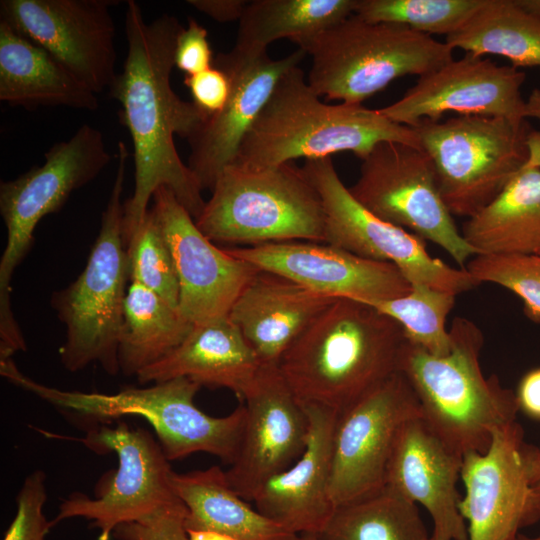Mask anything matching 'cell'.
Returning <instances> with one entry per match:
<instances>
[{"label": "cell", "instance_id": "6da1fadb", "mask_svg": "<svg viewBox=\"0 0 540 540\" xmlns=\"http://www.w3.org/2000/svg\"><path fill=\"white\" fill-rule=\"evenodd\" d=\"M182 28L169 14L147 23L140 4L127 1V57L122 72L108 89L121 106L120 119L133 142L135 186L123 204L125 245L146 216L149 201L159 187L169 188L194 220L206 202L174 142L175 135L190 139L206 119L193 102L179 98L170 84L176 40Z\"/></svg>", "mask_w": 540, "mask_h": 540}, {"label": "cell", "instance_id": "7a4b0ae2", "mask_svg": "<svg viewBox=\"0 0 540 540\" xmlns=\"http://www.w3.org/2000/svg\"><path fill=\"white\" fill-rule=\"evenodd\" d=\"M403 329L374 306L336 298L297 337L278 363L303 406L341 413L398 372Z\"/></svg>", "mask_w": 540, "mask_h": 540}, {"label": "cell", "instance_id": "3957f363", "mask_svg": "<svg viewBox=\"0 0 540 540\" xmlns=\"http://www.w3.org/2000/svg\"><path fill=\"white\" fill-rule=\"evenodd\" d=\"M384 141L420 148L414 128L388 119L379 109L362 104L324 103L309 86L303 70L296 66L276 83L234 163L252 168L273 167L344 151L363 160Z\"/></svg>", "mask_w": 540, "mask_h": 540}, {"label": "cell", "instance_id": "277c9868", "mask_svg": "<svg viewBox=\"0 0 540 540\" xmlns=\"http://www.w3.org/2000/svg\"><path fill=\"white\" fill-rule=\"evenodd\" d=\"M449 333L451 349L443 356L405 341L398 372L413 388L422 419L434 433L462 456L484 453L494 432L516 421V395L496 374L484 375L480 364L484 336L473 321L455 317Z\"/></svg>", "mask_w": 540, "mask_h": 540}, {"label": "cell", "instance_id": "5b68a950", "mask_svg": "<svg viewBox=\"0 0 540 540\" xmlns=\"http://www.w3.org/2000/svg\"><path fill=\"white\" fill-rule=\"evenodd\" d=\"M0 373L14 385L33 393L60 411L94 422L139 416L153 427L158 442L171 460L205 452L231 465L235 460L245 423L240 402L224 417H213L194 403L200 385L179 377L146 388L129 387L114 394L62 390L32 380L12 359L0 362Z\"/></svg>", "mask_w": 540, "mask_h": 540}, {"label": "cell", "instance_id": "8992f818", "mask_svg": "<svg viewBox=\"0 0 540 540\" xmlns=\"http://www.w3.org/2000/svg\"><path fill=\"white\" fill-rule=\"evenodd\" d=\"M116 156V176L87 264L74 282L51 296V305L66 328L59 353L70 372L92 363L109 375L120 372L119 339L129 280L121 202L129 151L122 141Z\"/></svg>", "mask_w": 540, "mask_h": 540}, {"label": "cell", "instance_id": "52a82bcc", "mask_svg": "<svg viewBox=\"0 0 540 540\" xmlns=\"http://www.w3.org/2000/svg\"><path fill=\"white\" fill-rule=\"evenodd\" d=\"M295 44L312 59L307 82L315 93L349 104H362L395 79L421 77L453 59V49L430 35L355 14Z\"/></svg>", "mask_w": 540, "mask_h": 540}, {"label": "cell", "instance_id": "ba28073f", "mask_svg": "<svg viewBox=\"0 0 540 540\" xmlns=\"http://www.w3.org/2000/svg\"><path fill=\"white\" fill-rule=\"evenodd\" d=\"M211 192L195 223L212 242L238 247L324 242L320 196L303 169L292 163L263 168L233 163Z\"/></svg>", "mask_w": 540, "mask_h": 540}, {"label": "cell", "instance_id": "9c48e42d", "mask_svg": "<svg viewBox=\"0 0 540 540\" xmlns=\"http://www.w3.org/2000/svg\"><path fill=\"white\" fill-rule=\"evenodd\" d=\"M430 158L452 216L473 217L491 203L530 157L526 119L457 115L412 127Z\"/></svg>", "mask_w": 540, "mask_h": 540}, {"label": "cell", "instance_id": "30bf717a", "mask_svg": "<svg viewBox=\"0 0 540 540\" xmlns=\"http://www.w3.org/2000/svg\"><path fill=\"white\" fill-rule=\"evenodd\" d=\"M111 161L102 132L83 124L74 135L54 144L45 162L17 178L0 183V214L7 242L0 260V347L17 351L25 341L10 302V282L28 253L39 221L55 213L75 190L88 184Z\"/></svg>", "mask_w": 540, "mask_h": 540}, {"label": "cell", "instance_id": "8fae6325", "mask_svg": "<svg viewBox=\"0 0 540 540\" xmlns=\"http://www.w3.org/2000/svg\"><path fill=\"white\" fill-rule=\"evenodd\" d=\"M98 454L115 452L116 471L97 485L95 498L74 493L59 506L51 528L63 520L83 517L99 530L98 540H110L114 529L180 500L171 485L169 460L160 443L145 429L124 422L115 427L97 425L84 437L72 438Z\"/></svg>", "mask_w": 540, "mask_h": 540}, {"label": "cell", "instance_id": "7c38bea8", "mask_svg": "<svg viewBox=\"0 0 540 540\" xmlns=\"http://www.w3.org/2000/svg\"><path fill=\"white\" fill-rule=\"evenodd\" d=\"M348 189L369 212L440 246L461 268L477 255L447 209L433 164L421 148L391 141L377 144Z\"/></svg>", "mask_w": 540, "mask_h": 540}, {"label": "cell", "instance_id": "4fadbf2b", "mask_svg": "<svg viewBox=\"0 0 540 540\" xmlns=\"http://www.w3.org/2000/svg\"><path fill=\"white\" fill-rule=\"evenodd\" d=\"M302 169L322 202L325 243L392 263L411 285H427L454 295L480 285L465 268L432 257L426 240L365 209L341 181L332 157L305 160Z\"/></svg>", "mask_w": 540, "mask_h": 540}, {"label": "cell", "instance_id": "5bb4252c", "mask_svg": "<svg viewBox=\"0 0 540 540\" xmlns=\"http://www.w3.org/2000/svg\"><path fill=\"white\" fill-rule=\"evenodd\" d=\"M422 418L417 396L397 372L339 413L336 422L330 496L336 507L385 487L395 440L410 419Z\"/></svg>", "mask_w": 540, "mask_h": 540}, {"label": "cell", "instance_id": "9a60e30c", "mask_svg": "<svg viewBox=\"0 0 540 540\" xmlns=\"http://www.w3.org/2000/svg\"><path fill=\"white\" fill-rule=\"evenodd\" d=\"M537 449L516 420L494 432L486 452L463 455L459 509L469 540H515L540 519L532 491Z\"/></svg>", "mask_w": 540, "mask_h": 540}, {"label": "cell", "instance_id": "2e32d148", "mask_svg": "<svg viewBox=\"0 0 540 540\" xmlns=\"http://www.w3.org/2000/svg\"><path fill=\"white\" fill-rule=\"evenodd\" d=\"M110 0H1L0 15L98 94L112 85L115 25Z\"/></svg>", "mask_w": 540, "mask_h": 540}, {"label": "cell", "instance_id": "e0dca14e", "mask_svg": "<svg viewBox=\"0 0 540 540\" xmlns=\"http://www.w3.org/2000/svg\"><path fill=\"white\" fill-rule=\"evenodd\" d=\"M152 198L177 274L178 310L193 325L227 317L259 269L215 246L169 188L159 187Z\"/></svg>", "mask_w": 540, "mask_h": 540}, {"label": "cell", "instance_id": "ac0fdd59", "mask_svg": "<svg viewBox=\"0 0 540 540\" xmlns=\"http://www.w3.org/2000/svg\"><path fill=\"white\" fill-rule=\"evenodd\" d=\"M245 423L238 454L225 471L229 485L246 501L303 453L309 420L278 366L263 365L240 401Z\"/></svg>", "mask_w": 540, "mask_h": 540}, {"label": "cell", "instance_id": "d6986e66", "mask_svg": "<svg viewBox=\"0 0 540 540\" xmlns=\"http://www.w3.org/2000/svg\"><path fill=\"white\" fill-rule=\"evenodd\" d=\"M525 72L472 53L419 77L396 102L379 108L388 119L414 127L421 120L457 115L526 119L521 87Z\"/></svg>", "mask_w": 540, "mask_h": 540}, {"label": "cell", "instance_id": "ffe728a7", "mask_svg": "<svg viewBox=\"0 0 540 540\" xmlns=\"http://www.w3.org/2000/svg\"><path fill=\"white\" fill-rule=\"evenodd\" d=\"M305 56L300 48L281 59H272L267 53L245 54L235 48L217 54L214 66L227 74L231 84L228 101L188 139L191 151L187 165L202 190H211L221 172L236 161L246 134L276 83Z\"/></svg>", "mask_w": 540, "mask_h": 540}, {"label": "cell", "instance_id": "44dd1931", "mask_svg": "<svg viewBox=\"0 0 540 540\" xmlns=\"http://www.w3.org/2000/svg\"><path fill=\"white\" fill-rule=\"evenodd\" d=\"M260 270L285 276L332 298L365 303L401 297L410 282L392 263L372 260L325 242L286 241L249 247H226Z\"/></svg>", "mask_w": 540, "mask_h": 540}, {"label": "cell", "instance_id": "7402d4cb", "mask_svg": "<svg viewBox=\"0 0 540 540\" xmlns=\"http://www.w3.org/2000/svg\"><path fill=\"white\" fill-rule=\"evenodd\" d=\"M462 459L421 417L408 420L395 440L385 486L424 506L433 522L430 540H469L457 488Z\"/></svg>", "mask_w": 540, "mask_h": 540}, {"label": "cell", "instance_id": "603a6c76", "mask_svg": "<svg viewBox=\"0 0 540 540\" xmlns=\"http://www.w3.org/2000/svg\"><path fill=\"white\" fill-rule=\"evenodd\" d=\"M303 407L309 420L303 453L290 467L271 478L253 500L260 513L297 535L319 534L335 510L330 478L339 413L319 406Z\"/></svg>", "mask_w": 540, "mask_h": 540}, {"label": "cell", "instance_id": "cb8c5ba5", "mask_svg": "<svg viewBox=\"0 0 540 540\" xmlns=\"http://www.w3.org/2000/svg\"><path fill=\"white\" fill-rule=\"evenodd\" d=\"M335 299L280 274L259 269L228 316L261 363L278 366L291 344Z\"/></svg>", "mask_w": 540, "mask_h": 540}, {"label": "cell", "instance_id": "d4e9b609", "mask_svg": "<svg viewBox=\"0 0 540 540\" xmlns=\"http://www.w3.org/2000/svg\"><path fill=\"white\" fill-rule=\"evenodd\" d=\"M263 364L229 316L194 325L168 355L137 374L140 384L185 377L226 388L241 401Z\"/></svg>", "mask_w": 540, "mask_h": 540}, {"label": "cell", "instance_id": "484cf974", "mask_svg": "<svg viewBox=\"0 0 540 540\" xmlns=\"http://www.w3.org/2000/svg\"><path fill=\"white\" fill-rule=\"evenodd\" d=\"M530 157L500 194L462 225L477 255L540 252V131L529 136Z\"/></svg>", "mask_w": 540, "mask_h": 540}, {"label": "cell", "instance_id": "4316f807", "mask_svg": "<svg viewBox=\"0 0 540 540\" xmlns=\"http://www.w3.org/2000/svg\"><path fill=\"white\" fill-rule=\"evenodd\" d=\"M0 100L26 109L95 110L96 93L51 54L0 20Z\"/></svg>", "mask_w": 540, "mask_h": 540}, {"label": "cell", "instance_id": "83f0119b", "mask_svg": "<svg viewBox=\"0 0 540 540\" xmlns=\"http://www.w3.org/2000/svg\"><path fill=\"white\" fill-rule=\"evenodd\" d=\"M176 496L187 508V530L212 531L238 540H292L297 534L252 508L229 485L219 466L171 474Z\"/></svg>", "mask_w": 540, "mask_h": 540}, {"label": "cell", "instance_id": "f1b7e54d", "mask_svg": "<svg viewBox=\"0 0 540 540\" xmlns=\"http://www.w3.org/2000/svg\"><path fill=\"white\" fill-rule=\"evenodd\" d=\"M193 326L162 297L138 283H130L119 339L120 372L137 376L178 347Z\"/></svg>", "mask_w": 540, "mask_h": 540}, {"label": "cell", "instance_id": "f546056e", "mask_svg": "<svg viewBox=\"0 0 540 540\" xmlns=\"http://www.w3.org/2000/svg\"><path fill=\"white\" fill-rule=\"evenodd\" d=\"M357 0H253L239 20L233 48L250 55L267 53L272 42H292L318 34L355 12Z\"/></svg>", "mask_w": 540, "mask_h": 540}, {"label": "cell", "instance_id": "4dcf8cb0", "mask_svg": "<svg viewBox=\"0 0 540 540\" xmlns=\"http://www.w3.org/2000/svg\"><path fill=\"white\" fill-rule=\"evenodd\" d=\"M445 43L477 56H503L515 68L540 67V18L516 0H485Z\"/></svg>", "mask_w": 540, "mask_h": 540}, {"label": "cell", "instance_id": "1f68e13d", "mask_svg": "<svg viewBox=\"0 0 540 540\" xmlns=\"http://www.w3.org/2000/svg\"><path fill=\"white\" fill-rule=\"evenodd\" d=\"M321 540H430L417 504L389 487L335 508Z\"/></svg>", "mask_w": 540, "mask_h": 540}, {"label": "cell", "instance_id": "d6a6232c", "mask_svg": "<svg viewBox=\"0 0 540 540\" xmlns=\"http://www.w3.org/2000/svg\"><path fill=\"white\" fill-rule=\"evenodd\" d=\"M455 301L456 295L452 293L414 284L410 292L401 297L370 305L400 324L407 342L431 355L443 356L451 349L446 320Z\"/></svg>", "mask_w": 540, "mask_h": 540}, {"label": "cell", "instance_id": "836d02e7", "mask_svg": "<svg viewBox=\"0 0 540 540\" xmlns=\"http://www.w3.org/2000/svg\"><path fill=\"white\" fill-rule=\"evenodd\" d=\"M485 0H357L354 14L370 23L405 26L422 34L459 29Z\"/></svg>", "mask_w": 540, "mask_h": 540}, {"label": "cell", "instance_id": "e575fe53", "mask_svg": "<svg viewBox=\"0 0 540 540\" xmlns=\"http://www.w3.org/2000/svg\"><path fill=\"white\" fill-rule=\"evenodd\" d=\"M125 247L130 283L148 288L178 308L179 283L173 258L152 208Z\"/></svg>", "mask_w": 540, "mask_h": 540}, {"label": "cell", "instance_id": "d590c367", "mask_svg": "<svg viewBox=\"0 0 540 540\" xmlns=\"http://www.w3.org/2000/svg\"><path fill=\"white\" fill-rule=\"evenodd\" d=\"M465 269L479 284L495 283L516 294L526 317L540 323V254L475 255Z\"/></svg>", "mask_w": 540, "mask_h": 540}, {"label": "cell", "instance_id": "8d00e7d4", "mask_svg": "<svg viewBox=\"0 0 540 540\" xmlns=\"http://www.w3.org/2000/svg\"><path fill=\"white\" fill-rule=\"evenodd\" d=\"M46 499V474L35 470L26 477L18 492L16 514L3 540H45L51 529L43 512Z\"/></svg>", "mask_w": 540, "mask_h": 540}, {"label": "cell", "instance_id": "74e56055", "mask_svg": "<svg viewBox=\"0 0 540 540\" xmlns=\"http://www.w3.org/2000/svg\"><path fill=\"white\" fill-rule=\"evenodd\" d=\"M187 513L186 506L178 500L136 521L117 526L112 537L116 540H191L185 525Z\"/></svg>", "mask_w": 540, "mask_h": 540}, {"label": "cell", "instance_id": "f35d334b", "mask_svg": "<svg viewBox=\"0 0 540 540\" xmlns=\"http://www.w3.org/2000/svg\"><path fill=\"white\" fill-rule=\"evenodd\" d=\"M175 66L186 75H193L214 66L213 52L208 41V32L195 19L189 18L177 36Z\"/></svg>", "mask_w": 540, "mask_h": 540}, {"label": "cell", "instance_id": "ab89813d", "mask_svg": "<svg viewBox=\"0 0 540 540\" xmlns=\"http://www.w3.org/2000/svg\"><path fill=\"white\" fill-rule=\"evenodd\" d=\"M184 84L190 91L192 102L206 118L218 114L225 107L231 91L229 77L216 66L186 75Z\"/></svg>", "mask_w": 540, "mask_h": 540}, {"label": "cell", "instance_id": "60d3db41", "mask_svg": "<svg viewBox=\"0 0 540 540\" xmlns=\"http://www.w3.org/2000/svg\"><path fill=\"white\" fill-rule=\"evenodd\" d=\"M515 395L519 411L540 421V367L533 368L522 376Z\"/></svg>", "mask_w": 540, "mask_h": 540}, {"label": "cell", "instance_id": "b9f144b4", "mask_svg": "<svg viewBox=\"0 0 540 540\" xmlns=\"http://www.w3.org/2000/svg\"><path fill=\"white\" fill-rule=\"evenodd\" d=\"M249 1L245 0H188L187 3L217 22L241 19Z\"/></svg>", "mask_w": 540, "mask_h": 540}, {"label": "cell", "instance_id": "7bdbcfd3", "mask_svg": "<svg viewBox=\"0 0 540 540\" xmlns=\"http://www.w3.org/2000/svg\"><path fill=\"white\" fill-rule=\"evenodd\" d=\"M525 118H535L540 121V89H534L525 100Z\"/></svg>", "mask_w": 540, "mask_h": 540}, {"label": "cell", "instance_id": "ee69618b", "mask_svg": "<svg viewBox=\"0 0 540 540\" xmlns=\"http://www.w3.org/2000/svg\"><path fill=\"white\" fill-rule=\"evenodd\" d=\"M191 540H238L234 537L212 531L187 530Z\"/></svg>", "mask_w": 540, "mask_h": 540}, {"label": "cell", "instance_id": "f6af8a7d", "mask_svg": "<svg viewBox=\"0 0 540 540\" xmlns=\"http://www.w3.org/2000/svg\"><path fill=\"white\" fill-rule=\"evenodd\" d=\"M532 491L536 509L540 513V446L537 449Z\"/></svg>", "mask_w": 540, "mask_h": 540}, {"label": "cell", "instance_id": "bcb514c9", "mask_svg": "<svg viewBox=\"0 0 540 540\" xmlns=\"http://www.w3.org/2000/svg\"><path fill=\"white\" fill-rule=\"evenodd\" d=\"M527 12L540 18V0H516Z\"/></svg>", "mask_w": 540, "mask_h": 540}, {"label": "cell", "instance_id": "7dc6e473", "mask_svg": "<svg viewBox=\"0 0 540 540\" xmlns=\"http://www.w3.org/2000/svg\"><path fill=\"white\" fill-rule=\"evenodd\" d=\"M292 540H321L318 534H298Z\"/></svg>", "mask_w": 540, "mask_h": 540}, {"label": "cell", "instance_id": "c3c4849f", "mask_svg": "<svg viewBox=\"0 0 540 540\" xmlns=\"http://www.w3.org/2000/svg\"><path fill=\"white\" fill-rule=\"evenodd\" d=\"M516 540H540V535L535 536V537H527L519 533L518 536L516 537Z\"/></svg>", "mask_w": 540, "mask_h": 540}, {"label": "cell", "instance_id": "681fc988", "mask_svg": "<svg viewBox=\"0 0 540 540\" xmlns=\"http://www.w3.org/2000/svg\"><path fill=\"white\" fill-rule=\"evenodd\" d=\"M538 254H540V252Z\"/></svg>", "mask_w": 540, "mask_h": 540}, {"label": "cell", "instance_id": "f907efd6", "mask_svg": "<svg viewBox=\"0 0 540 540\" xmlns=\"http://www.w3.org/2000/svg\"><path fill=\"white\" fill-rule=\"evenodd\" d=\"M516 540V539H515Z\"/></svg>", "mask_w": 540, "mask_h": 540}]
</instances>
